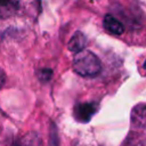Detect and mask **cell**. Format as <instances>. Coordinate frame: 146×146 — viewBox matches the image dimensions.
<instances>
[{
    "label": "cell",
    "mask_w": 146,
    "mask_h": 146,
    "mask_svg": "<svg viewBox=\"0 0 146 146\" xmlns=\"http://www.w3.org/2000/svg\"><path fill=\"white\" fill-rule=\"evenodd\" d=\"M86 43H87V39H86L84 34L82 32L78 31L72 35V38L68 41V50L74 54H78L83 50Z\"/></svg>",
    "instance_id": "cell-4"
},
{
    "label": "cell",
    "mask_w": 146,
    "mask_h": 146,
    "mask_svg": "<svg viewBox=\"0 0 146 146\" xmlns=\"http://www.w3.org/2000/svg\"><path fill=\"white\" fill-rule=\"evenodd\" d=\"M103 25L107 32L114 35H121L124 31L123 24L112 15H106L103 21Z\"/></svg>",
    "instance_id": "cell-3"
},
{
    "label": "cell",
    "mask_w": 146,
    "mask_h": 146,
    "mask_svg": "<svg viewBox=\"0 0 146 146\" xmlns=\"http://www.w3.org/2000/svg\"><path fill=\"white\" fill-rule=\"evenodd\" d=\"M72 67L75 73L81 76H96L102 71V63L99 58L89 50H82L75 54Z\"/></svg>",
    "instance_id": "cell-1"
},
{
    "label": "cell",
    "mask_w": 146,
    "mask_h": 146,
    "mask_svg": "<svg viewBox=\"0 0 146 146\" xmlns=\"http://www.w3.org/2000/svg\"><path fill=\"white\" fill-rule=\"evenodd\" d=\"M19 3L16 1H0V18L13 16L18 10Z\"/></svg>",
    "instance_id": "cell-6"
},
{
    "label": "cell",
    "mask_w": 146,
    "mask_h": 146,
    "mask_svg": "<svg viewBox=\"0 0 146 146\" xmlns=\"http://www.w3.org/2000/svg\"><path fill=\"white\" fill-rule=\"evenodd\" d=\"M51 138H50V146H57V135H56V129H51Z\"/></svg>",
    "instance_id": "cell-8"
},
{
    "label": "cell",
    "mask_w": 146,
    "mask_h": 146,
    "mask_svg": "<svg viewBox=\"0 0 146 146\" xmlns=\"http://www.w3.org/2000/svg\"><path fill=\"white\" fill-rule=\"evenodd\" d=\"M38 76L42 82H48L52 78V70L50 68H42L38 71Z\"/></svg>",
    "instance_id": "cell-7"
},
{
    "label": "cell",
    "mask_w": 146,
    "mask_h": 146,
    "mask_svg": "<svg viewBox=\"0 0 146 146\" xmlns=\"http://www.w3.org/2000/svg\"><path fill=\"white\" fill-rule=\"evenodd\" d=\"M3 82H5V74H3V72L0 70V88L2 87Z\"/></svg>",
    "instance_id": "cell-9"
},
{
    "label": "cell",
    "mask_w": 146,
    "mask_h": 146,
    "mask_svg": "<svg viewBox=\"0 0 146 146\" xmlns=\"http://www.w3.org/2000/svg\"><path fill=\"white\" fill-rule=\"evenodd\" d=\"M97 106L94 103H82L75 106L74 108V116L78 121L87 122L91 119V116L96 113Z\"/></svg>",
    "instance_id": "cell-2"
},
{
    "label": "cell",
    "mask_w": 146,
    "mask_h": 146,
    "mask_svg": "<svg viewBox=\"0 0 146 146\" xmlns=\"http://www.w3.org/2000/svg\"><path fill=\"white\" fill-rule=\"evenodd\" d=\"M13 146H41V140L38 133L35 132H27L19 137Z\"/></svg>",
    "instance_id": "cell-5"
}]
</instances>
